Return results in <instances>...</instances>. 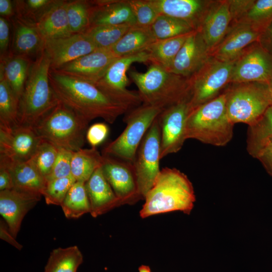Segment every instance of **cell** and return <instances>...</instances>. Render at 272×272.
Returning <instances> with one entry per match:
<instances>
[{"mask_svg": "<svg viewBox=\"0 0 272 272\" xmlns=\"http://www.w3.org/2000/svg\"><path fill=\"white\" fill-rule=\"evenodd\" d=\"M49 80L58 99L89 122L101 118L113 123L130 109L116 101L95 83L74 78L50 69Z\"/></svg>", "mask_w": 272, "mask_h": 272, "instance_id": "1", "label": "cell"}, {"mask_svg": "<svg viewBox=\"0 0 272 272\" xmlns=\"http://www.w3.org/2000/svg\"><path fill=\"white\" fill-rule=\"evenodd\" d=\"M140 216H150L173 211L189 215L195 201L192 183L187 176L174 168H162L144 199Z\"/></svg>", "mask_w": 272, "mask_h": 272, "instance_id": "2", "label": "cell"}, {"mask_svg": "<svg viewBox=\"0 0 272 272\" xmlns=\"http://www.w3.org/2000/svg\"><path fill=\"white\" fill-rule=\"evenodd\" d=\"M50 67L43 50L33 61L19 99V124L34 128L59 103L49 82Z\"/></svg>", "mask_w": 272, "mask_h": 272, "instance_id": "3", "label": "cell"}, {"mask_svg": "<svg viewBox=\"0 0 272 272\" xmlns=\"http://www.w3.org/2000/svg\"><path fill=\"white\" fill-rule=\"evenodd\" d=\"M128 75L137 86L143 104L164 109L189 99V79L172 73L152 63L144 73L128 70Z\"/></svg>", "mask_w": 272, "mask_h": 272, "instance_id": "4", "label": "cell"}, {"mask_svg": "<svg viewBox=\"0 0 272 272\" xmlns=\"http://www.w3.org/2000/svg\"><path fill=\"white\" fill-rule=\"evenodd\" d=\"M234 126L227 114L223 92L191 110L186 123V139L216 147L225 146L233 137Z\"/></svg>", "mask_w": 272, "mask_h": 272, "instance_id": "5", "label": "cell"}, {"mask_svg": "<svg viewBox=\"0 0 272 272\" xmlns=\"http://www.w3.org/2000/svg\"><path fill=\"white\" fill-rule=\"evenodd\" d=\"M89 123L59 101L34 129L41 140L59 149L76 152L83 148Z\"/></svg>", "mask_w": 272, "mask_h": 272, "instance_id": "6", "label": "cell"}, {"mask_svg": "<svg viewBox=\"0 0 272 272\" xmlns=\"http://www.w3.org/2000/svg\"><path fill=\"white\" fill-rule=\"evenodd\" d=\"M224 93L228 117L234 124L250 126L256 122L272 105L267 83H232Z\"/></svg>", "mask_w": 272, "mask_h": 272, "instance_id": "7", "label": "cell"}, {"mask_svg": "<svg viewBox=\"0 0 272 272\" xmlns=\"http://www.w3.org/2000/svg\"><path fill=\"white\" fill-rule=\"evenodd\" d=\"M163 109L142 104L126 113V127L122 132L103 149L104 156L131 163L146 132Z\"/></svg>", "mask_w": 272, "mask_h": 272, "instance_id": "8", "label": "cell"}, {"mask_svg": "<svg viewBox=\"0 0 272 272\" xmlns=\"http://www.w3.org/2000/svg\"><path fill=\"white\" fill-rule=\"evenodd\" d=\"M160 152V128L157 117L141 143L132 163L138 201L145 199L161 171Z\"/></svg>", "mask_w": 272, "mask_h": 272, "instance_id": "9", "label": "cell"}, {"mask_svg": "<svg viewBox=\"0 0 272 272\" xmlns=\"http://www.w3.org/2000/svg\"><path fill=\"white\" fill-rule=\"evenodd\" d=\"M234 61H222L213 58L189 79V102L191 110L220 95L230 83ZM222 94V93H221Z\"/></svg>", "mask_w": 272, "mask_h": 272, "instance_id": "10", "label": "cell"}, {"mask_svg": "<svg viewBox=\"0 0 272 272\" xmlns=\"http://www.w3.org/2000/svg\"><path fill=\"white\" fill-rule=\"evenodd\" d=\"M147 61H150V55L147 50L119 57L95 84L111 98L131 110L142 102L138 92L126 89L129 83L127 72L132 63Z\"/></svg>", "mask_w": 272, "mask_h": 272, "instance_id": "11", "label": "cell"}, {"mask_svg": "<svg viewBox=\"0 0 272 272\" xmlns=\"http://www.w3.org/2000/svg\"><path fill=\"white\" fill-rule=\"evenodd\" d=\"M191 111L189 99L163 109L157 118L160 128L162 159L181 150L186 137V123Z\"/></svg>", "mask_w": 272, "mask_h": 272, "instance_id": "12", "label": "cell"}, {"mask_svg": "<svg viewBox=\"0 0 272 272\" xmlns=\"http://www.w3.org/2000/svg\"><path fill=\"white\" fill-rule=\"evenodd\" d=\"M272 78V57L254 42L234 61L230 83H267Z\"/></svg>", "mask_w": 272, "mask_h": 272, "instance_id": "13", "label": "cell"}, {"mask_svg": "<svg viewBox=\"0 0 272 272\" xmlns=\"http://www.w3.org/2000/svg\"><path fill=\"white\" fill-rule=\"evenodd\" d=\"M101 167L120 206L133 205L138 201L137 182L132 163L103 155Z\"/></svg>", "mask_w": 272, "mask_h": 272, "instance_id": "14", "label": "cell"}, {"mask_svg": "<svg viewBox=\"0 0 272 272\" xmlns=\"http://www.w3.org/2000/svg\"><path fill=\"white\" fill-rule=\"evenodd\" d=\"M41 141L30 126L19 124L10 129L0 128V157L12 161H28Z\"/></svg>", "mask_w": 272, "mask_h": 272, "instance_id": "15", "label": "cell"}, {"mask_svg": "<svg viewBox=\"0 0 272 272\" xmlns=\"http://www.w3.org/2000/svg\"><path fill=\"white\" fill-rule=\"evenodd\" d=\"M118 58L111 48H98L54 70L95 84Z\"/></svg>", "mask_w": 272, "mask_h": 272, "instance_id": "16", "label": "cell"}, {"mask_svg": "<svg viewBox=\"0 0 272 272\" xmlns=\"http://www.w3.org/2000/svg\"><path fill=\"white\" fill-rule=\"evenodd\" d=\"M98 49L84 33L46 40L44 51L49 57L51 69L56 70Z\"/></svg>", "mask_w": 272, "mask_h": 272, "instance_id": "17", "label": "cell"}, {"mask_svg": "<svg viewBox=\"0 0 272 272\" xmlns=\"http://www.w3.org/2000/svg\"><path fill=\"white\" fill-rule=\"evenodd\" d=\"M210 51L200 33L194 31L188 36L167 71L189 78L211 58Z\"/></svg>", "mask_w": 272, "mask_h": 272, "instance_id": "18", "label": "cell"}, {"mask_svg": "<svg viewBox=\"0 0 272 272\" xmlns=\"http://www.w3.org/2000/svg\"><path fill=\"white\" fill-rule=\"evenodd\" d=\"M41 197L14 188L0 191V214L15 238L19 232L24 218Z\"/></svg>", "mask_w": 272, "mask_h": 272, "instance_id": "19", "label": "cell"}, {"mask_svg": "<svg viewBox=\"0 0 272 272\" xmlns=\"http://www.w3.org/2000/svg\"><path fill=\"white\" fill-rule=\"evenodd\" d=\"M259 34L248 24L231 25L223 39L211 51V56L222 61H235L248 47L258 41Z\"/></svg>", "mask_w": 272, "mask_h": 272, "instance_id": "20", "label": "cell"}, {"mask_svg": "<svg viewBox=\"0 0 272 272\" xmlns=\"http://www.w3.org/2000/svg\"><path fill=\"white\" fill-rule=\"evenodd\" d=\"M159 15L185 21L198 31L213 1L150 0Z\"/></svg>", "mask_w": 272, "mask_h": 272, "instance_id": "21", "label": "cell"}, {"mask_svg": "<svg viewBox=\"0 0 272 272\" xmlns=\"http://www.w3.org/2000/svg\"><path fill=\"white\" fill-rule=\"evenodd\" d=\"M231 22L228 0L213 1L198 30L210 53L223 39Z\"/></svg>", "mask_w": 272, "mask_h": 272, "instance_id": "22", "label": "cell"}, {"mask_svg": "<svg viewBox=\"0 0 272 272\" xmlns=\"http://www.w3.org/2000/svg\"><path fill=\"white\" fill-rule=\"evenodd\" d=\"M90 26L136 25V20L127 0L91 1Z\"/></svg>", "mask_w": 272, "mask_h": 272, "instance_id": "23", "label": "cell"}, {"mask_svg": "<svg viewBox=\"0 0 272 272\" xmlns=\"http://www.w3.org/2000/svg\"><path fill=\"white\" fill-rule=\"evenodd\" d=\"M101 166L94 171L85 183L90 204V213L94 218L120 206L118 198L103 174Z\"/></svg>", "mask_w": 272, "mask_h": 272, "instance_id": "24", "label": "cell"}, {"mask_svg": "<svg viewBox=\"0 0 272 272\" xmlns=\"http://www.w3.org/2000/svg\"><path fill=\"white\" fill-rule=\"evenodd\" d=\"M13 26V37L10 52L36 58L44 50L45 40L36 26L26 23L15 16L11 18Z\"/></svg>", "mask_w": 272, "mask_h": 272, "instance_id": "25", "label": "cell"}, {"mask_svg": "<svg viewBox=\"0 0 272 272\" xmlns=\"http://www.w3.org/2000/svg\"><path fill=\"white\" fill-rule=\"evenodd\" d=\"M0 163L9 168L13 179V188L42 196L45 180L29 161L15 162L0 157Z\"/></svg>", "mask_w": 272, "mask_h": 272, "instance_id": "26", "label": "cell"}, {"mask_svg": "<svg viewBox=\"0 0 272 272\" xmlns=\"http://www.w3.org/2000/svg\"><path fill=\"white\" fill-rule=\"evenodd\" d=\"M67 1L57 0L37 23L36 27L44 40L73 34L68 22Z\"/></svg>", "mask_w": 272, "mask_h": 272, "instance_id": "27", "label": "cell"}, {"mask_svg": "<svg viewBox=\"0 0 272 272\" xmlns=\"http://www.w3.org/2000/svg\"><path fill=\"white\" fill-rule=\"evenodd\" d=\"M33 60L27 57L9 53L1 58L0 78L7 82L16 96L20 99Z\"/></svg>", "mask_w": 272, "mask_h": 272, "instance_id": "28", "label": "cell"}, {"mask_svg": "<svg viewBox=\"0 0 272 272\" xmlns=\"http://www.w3.org/2000/svg\"><path fill=\"white\" fill-rule=\"evenodd\" d=\"M157 39L149 27L133 26L111 48L118 57L146 50Z\"/></svg>", "mask_w": 272, "mask_h": 272, "instance_id": "29", "label": "cell"}, {"mask_svg": "<svg viewBox=\"0 0 272 272\" xmlns=\"http://www.w3.org/2000/svg\"><path fill=\"white\" fill-rule=\"evenodd\" d=\"M102 162L103 155L96 148H82L73 153L71 175L76 181L86 183Z\"/></svg>", "mask_w": 272, "mask_h": 272, "instance_id": "30", "label": "cell"}, {"mask_svg": "<svg viewBox=\"0 0 272 272\" xmlns=\"http://www.w3.org/2000/svg\"><path fill=\"white\" fill-rule=\"evenodd\" d=\"M190 34L157 40L146 49L150 55V61L167 70Z\"/></svg>", "mask_w": 272, "mask_h": 272, "instance_id": "31", "label": "cell"}, {"mask_svg": "<svg viewBox=\"0 0 272 272\" xmlns=\"http://www.w3.org/2000/svg\"><path fill=\"white\" fill-rule=\"evenodd\" d=\"M83 261V256L78 246L59 247L50 253L44 272H77Z\"/></svg>", "mask_w": 272, "mask_h": 272, "instance_id": "32", "label": "cell"}, {"mask_svg": "<svg viewBox=\"0 0 272 272\" xmlns=\"http://www.w3.org/2000/svg\"><path fill=\"white\" fill-rule=\"evenodd\" d=\"M272 138V105L254 124L248 126L247 151L254 157L257 152Z\"/></svg>", "mask_w": 272, "mask_h": 272, "instance_id": "33", "label": "cell"}, {"mask_svg": "<svg viewBox=\"0 0 272 272\" xmlns=\"http://www.w3.org/2000/svg\"><path fill=\"white\" fill-rule=\"evenodd\" d=\"M68 219H78L90 213V204L85 183L76 181L68 191L61 206Z\"/></svg>", "mask_w": 272, "mask_h": 272, "instance_id": "34", "label": "cell"}, {"mask_svg": "<svg viewBox=\"0 0 272 272\" xmlns=\"http://www.w3.org/2000/svg\"><path fill=\"white\" fill-rule=\"evenodd\" d=\"M19 102L7 82L0 78V128L10 129L19 124Z\"/></svg>", "mask_w": 272, "mask_h": 272, "instance_id": "35", "label": "cell"}, {"mask_svg": "<svg viewBox=\"0 0 272 272\" xmlns=\"http://www.w3.org/2000/svg\"><path fill=\"white\" fill-rule=\"evenodd\" d=\"M132 26L129 24L94 26L84 34L97 48H111Z\"/></svg>", "mask_w": 272, "mask_h": 272, "instance_id": "36", "label": "cell"}, {"mask_svg": "<svg viewBox=\"0 0 272 272\" xmlns=\"http://www.w3.org/2000/svg\"><path fill=\"white\" fill-rule=\"evenodd\" d=\"M157 40H162L192 33L194 30L184 21L159 15L150 26Z\"/></svg>", "mask_w": 272, "mask_h": 272, "instance_id": "37", "label": "cell"}, {"mask_svg": "<svg viewBox=\"0 0 272 272\" xmlns=\"http://www.w3.org/2000/svg\"><path fill=\"white\" fill-rule=\"evenodd\" d=\"M91 1H67L66 12L71 32L84 33L90 26Z\"/></svg>", "mask_w": 272, "mask_h": 272, "instance_id": "38", "label": "cell"}, {"mask_svg": "<svg viewBox=\"0 0 272 272\" xmlns=\"http://www.w3.org/2000/svg\"><path fill=\"white\" fill-rule=\"evenodd\" d=\"M57 0H25L13 1L15 17L36 26L41 17Z\"/></svg>", "mask_w": 272, "mask_h": 272, "instance_id": "39", "label": "cell"}, {"mask_svg": "<svg viewBox=\"0 0 272 272\" xmlns=\"http://www.w3.org/2000/svg\"><path fill=\"white\" fill-rule=\"evenodd\" d=\"M271 22L272 0H254L251 7L236 23L248 24L260 33Z\"/></svg>", "mask_w": 272, "mask_h": 272, "instance_id": "40", "label": "cell"}, {"mask_svg": "<svg viewBox=\"0 0 272 272\" xmlns=\"http://www.w3.org/2000/svg\"><path fill=\"white\" fill-rule=\"evenodd\" d=\"M59 149L52 144L41 140L35 152L29 160L45 180L52 169Z\"/></svg>", "mask_w": 272, "mask_h": 272, "instance_id": "41", "label": "cell"}, {"mask_svg": "<svg viewBox=\"0 0 272 272\" xmlns=\"http://www.w3.org/2000/svg\"><path fill=\"white\" fill-rule=\"evenodd\" d=\"M76 182L72 175L47 182L42 193L45 202L47 205L61 206L70 189Z\"/></svg>", "mask_w": 272, "mask_h": 272, "instance_id": "42", "label": "cell"}, {"mask_svg": "<svg viewBox=\"0 0 272 272\" xmlns=\"http://www.w3.org/2000/svg\"><path fill=\"white\" fill-rule=\"evenodd\" d=\"M136 20V25L149 27L159 15L150 0H127Z\"/></svg>", "mask_w": 272, "mask_h": 272, "instance_id": "43", "label": "cell"}, {"mask_svg": "<svg viewBox=\"0 0 272 272\" xmlns=\"http://www.w3.org/2000/svg\"><path fill=\"white\" fill-rule=\"evenodd\" d=\"M74 152L59 149L52 169L45 179L46 183L55 179L67 177L71 175V162Z\"/></svg>", "mask_w": 272, "mask_h": 272, "instance_id": "44", "label": "cell"}, {"mask_svg": "<svg viewBox=\"0 0 272 272\" xmlns=\"http://www.w3.org/2000/svg\"><path fill=\"white\" fill-rule=\"evenodd\" d=\"M108 132L107 124L103 122L95 123L88 128L86 139L92 147L96 148L105 140Z\"/></svg>", "mask_w": 272, "mask_h": 272, "instance_id": "45", "label": "cell"}, {"mask_svg": "<svg viewBox=\"0 0 272 272\" xmlns=\"http://www.w3.org/2000/svg\"><path fill=\"white\" fill-rule=\"evenodd\" d=\"M231 16V24L236 23L246 13L254 0H228Z\"/></svg>", "mask_w": 272, "mask_h": 272, "instance_id": "46", "label": "cell"}, {"mask_svg": "<svg viewBox=\"0 0 272 272\" xmlns=\"http://www.w3.org/2000/svg\"><path fill=\"white\" fill-rule=\"evenodd\" d=\"M253 158L257 159L266 172L272 176V141H267L257 152Z\"/></svg>", "mask_w": 272, "mask_h": 272, "instance_id": "47", "label": "cell"}, {"mask_svg": "<svg viewBox=\"0 0 272 272\" xmlns=\"http://www.w3.org/2000/svg\"><path fill=\"white\" fill-rule=\"evenodd\" d=\"M10 44V24L9 20L0 18V55L1 58L8 55Z\"/></svg>", "mask_w": 272, "mask_h": 272, "instance_id": "48", "label": "cell"}, {"mask_svg": "<svg viewBox=\"0 0 272 272\" xmlns=\"http://www.w3.org/2000/svg\"><path fill=\"white\" fill-rule=\"evenodd\" d=\"M257 42L272 57V22L260 33Z\"/></svg>", "mask_w": 272, "mask_h": 272, "instance_id": "49", "label": "cell"}, {"mask_svg": "<svg viewBox=\"0 0 272 272\" xmlns=\"http://www.w3.org/2000/svg\"><path fill=\"white\" fill-rule=\"evenodd\" d=\"M0 238L18 250L23 248L22 245L17 241L16 238L11 233L6 222L2 219L0 221Z\"/></svg>", "mask_w": 272, "mask_h": 272, "instance_id": "50", "label": "cell"}, {"mask_svg": "<svg viewBox=\"0 0 272 272\" xmlns=\"http://www.w3.org/2000/svg\"><path fill=\"white\" fill-rule=\"evenodd\" d=\"M13 179L9 168L0 163V191L13 189Z\"/></svg>", "mask_w": 272, "mask_h": 272, "instance_id": "51", "label": "cell"}, {"mask_svg": "<svg viewBox=\"0 0 272 272\" xmlns=\"http://www.w3.org/2000/svg\"><path fill=\"white\" fill-rule=\"evenodd\" d=\"M1 17L8 19L15 16L14 2L10 0H0Z\"/></svg>", "mask_w": 272, "mask_h": 272, "instance_id": "52", "label": "cell"}, {"mask_svg": "<svg viewBox=\"0 0 272 272\" xmlns=\"http://www.w3.org/2000/svg\"><path fill=\"white\" fill-rule=\"evenodd\" d=\"M139 272H152L150 267L147 265H142L139 267Z\"/></svg>", "mask_w": 272, "mask_h": 272, "instance_id": "53", "label": "cell"}, {"mask_svg": "<svg viewBox=\"0 0 272 272\" xmlns=\"http://www.w3.org/2000/svg\"><path fill=\"white\" fill-rule=\"evenodd\" d=\"M269 89L270 90V92L271 94V98H272V78L270 79V80L267 82Z\"/></svg>", "mask_w": 272, "mask_h": 272, "instance_id": "54", "label": "cell"}, {"mask_svg": "<svg viewBox=\"0 0 272 272\" xmlns=\"http://www.w3.org/2000/svg\"><path fill=\"white\" fill-rule=\"evenodd\" d=\"M269 140H270L271 141H272V138H271Z\"/></svg>", "mask_w": 272, "mask_h": 272, "instance_id": "55", "label": "cell"}]
</instances>
